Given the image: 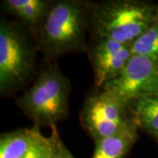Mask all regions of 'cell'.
I'll list each match as a JSON object with an SVG mask.
<instances>
[{
  "instance_id": "277c9868",
  "label": "cell",
  "mask_w": 158,
  "mask_h": 158,
  "mask_svg": "<svg viewBox=\"0 0 158 158\" xmlns=\"http://www.w3.org/2000/svg\"><path fill=\"white\" fill-rule=\"evenodd\" d=\"M34 46L17 23L0 25V90L5 95L22 87L34 73Z\"/></svg>"
},
{
  "instance_id": "8992f818",
  "label": "cell",
  "mask_w": 158,
  "mask_h": 158,
  "mask_svg": "<svg viewBox=\"0 0 158 158\" xmlns=\"http://www.w3.org/2000/svg\"><path fill=\"white\" fill-rule=\"evenodd\" d=\"M106 90L127 107L142 97L158 93V62L133 55L122 71L104 85Z\"/></svg>"
},
{
  "instance_id": "2e32d148",
  "label": "cell",
  "mask_w": 158,
  "mask_h": 158,
  "mask_svg": "<svg viewBox=\"0 0 158 158\" xmlns=\"http://www.w3.org/2000/svg\"><path fill=\"white\" fill-rule=\"evenodd\" d=\"M157 6V11H158V6Z\"/></svg>"
},
{
  "instance_id": "7c38bea8",
  "label": "cell",
  "mask_w": 158,
  "mask_h": 158,
  "mask_svg": "<svg viewBox=\"0 0 158 158\" xmlns=\"http://www.w3.org/2000/svg\"><path fill=\"white\" fill-rule=\"evenodd\" d=\"M130 48L133 55L148 57L158 62V19Z\"/></svg>"
},
{
  "instance_id": "52a82bcc",
  "label": "cell",
  "mask_w": 158,
  "mask_h": 158,
  "mask_svg": "<svg viewBox=\"0 0 158 158\" xmlns=\"http://www.w3.org/2000/svg\"><path fill=\"white\" fill-rule=\"evenodd\" d=\"M94 73V84L102 89L115 78L127 65L133 54L131 48L113 40L98 38L88 52Z\"/></svg>"
},
{
  "instance_id": "4fadbf2b",
  "label": "cell",
  "mask_w": 158,
  "mask_h": 158,
  "mask_svg": "<svg viewBox=\"0 0 158 158\" xmlns=\"http://www.w3.org/2000/svg\"><path fill=\"white\" fill-rule=\"evenodd\" d=\"M49 141L52 146V158H75L71 152L66 147L59 135L56 126H52Z\"/></svg>"
},
{
  "instance_id": "5b68a950",
  "label": "cell",
  "mask_w": 158,
  "mask_h": 158,
  "mask_svg": "<svg viewBox=\"0 0 158 158\" xmlns=\"http://www.w3.org/2000/svg\"><path fill=\"white\" fill-rule=\"evenodd\" d=\"M80 120L94 141L113 135L133 121L128 107L103 90L87 98Z\"/></svg>"
},
{
  "instance_id": "ba28073f",
  "label": "cell",
  "mask_w": 158,
  "mask_h": 158,
  "mask_svg": "<svg viewBox=\"0 0 158 158\" xmlns=\"http://www.w3.org/2000/svg\"><path fill=\"white\" fill-rule=\"evenodd\" d=\"M138 129L133 120L118 133L94 141L91 158H124L138 139Z\"/></svg>"
},
{
  "instance_id": "30bf717a",
  "label": "cell",
  "mask_w": 158,
  "mask_h": 158,
  "mask_svg": "<svg viewBox=\"0 0 158 158\" xmlns=\"http://www.w3.org/2000/svg\"><path fill=\"white\" fill-rule=\"evenodd\" d=\"M2 3L10 14L31 27L41 25L52 4L47 0H5Z\"/></svg>"
},
{
  "instance_id": "9a60e30c",
  "label": "cell",
  "mask_w": 158,
  "mask_h": 158,
  "mask_svg": "<svg viewBox=\"0 0 158 158\" xmlns=\"http://www.w3.org/2000/svg\"><path fill=\"white\" fill-rule=\"evenodd\" d=\"M154 137H155V138L156 139V141H157V142H158V134H157V135H156L154 136Z\"/></svg>"
},
{
  "instance_id": "7a4b0ae2",
  "label": "cell",
  "mask_w": 158,
  "mask_h": 158,
  "mask_svg": "<svg viewBox=\"0 0 158 158\" xmlns=\"http://www.w3.org/2000/svg\"><path fill=\"white\" fill-rule=\"evenodd\" d=\"M158 19L157 6L139 0L90 3V25L98 38L131 45Z\"/></svg>"
},
{
  "instance_id": "8fae6325",
  "label": "cell",
  "mask_w": 158,
  "mask_h": 158,
  "mask_svg": "<svg viewBox=\"0 0 158 158\" xmlns=\"http://www.w3.org/2000/svg\"><path fill=\"white\" fill-rule=\"evenodd\" d=\"M138 128L155 136L158 134V93L142 97L128 106Z\"/></svg>"
},
{
  "instance_id": "3957f363",
  "label": "cell",
  "mask_w": 158,
  "mask_h": 158,
  "mask_svg": "<svg viewBox=\"0 0 158 158\" xmlns=\"http://www.w3.org/2000/svg\"><path fill=\"white\" fill-rule=\"evenodd\" d=\"M70 88L69 79L58 65H50L18 98L16 104L36 127H52L68 116Z\"/></svg>"
},
{
  "instance_id": "6da1fadb",
  "label": "cell",
  "mask_w": 158,
  "mask_h": 158,
  "mask_svg": "<svg viewBox=\"0 0 158 158\" xmlns=\"http://www.w3.org/2000/svg\"><path fill=\"white\" fill-rule=\"evenodd\" d=\"M90 11V3L87 1L52 2L49 11L40 26V49L49 57L85 50Z\"/></svg>"
},
{
  "instance_id": "9c48e42d",
  "label": "cell",
  "mask_w": 158,
  "mask_h": 158,
  "mask_svg": "<svg viewBox=\"0 0 158 158\" xmlns=\"http://www.w3.org/2000/svg\"><path fill=\"white\" fill-rule=\"evenodd\" d=\"M41 135L39 127L36 126L1 134L0 158H23Z\"/></svg>"
},
{
  "instance_id": "5bb4252c",
  "label": "cell",
  "mask_w": 158,
  "mask_h": 158,
  "mask_svg": "<svg viewBox=\"0 0 158 158\" xmlns=\"http://www.w3.org/2000/svg\"><path fill=\"white\" fill-rule=\"evenodd\" d=\"M23 158H52V146L49 138L40 136Z\"/></svg>"
}]
</instances>
